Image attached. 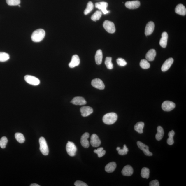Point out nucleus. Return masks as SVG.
<instances>
[{"label":"nucleus","instance_id":"obj_18","mask_svg":"<svg viewBox=\"0 0 186 186\" xmlns=\"http://www.w3.org/2000/svg\"><path fill=\"white\" fill-rule=\"evenodd\" d=\"M174 60L172 58H170L167 59L165 61L161 67V70L162 71L165 72L168 71L171 67L173 63Z\"/></svg>","mask_w":186,"mask_h":186},{"label":"nucleus","instance_id":"obj_13","mask_svg":"<svg viewBox=\"0 0 186 186\" xmlns=\"http://www.w3.org/2000/svg\"><path fill=\"white\" fill-rule=\"evenodd\" d=\"M80 111L82 116L86 117L93 113V110L92 107L89 106H85L81 108Z\"/></svg>","mask_w":186,"mask_h":186},{"label":"nucleus","instance_id":"obj_2","mask_svg":"<svg viewBox=\"0 0 186 186\" xmlns=\"http://www.w3.org/2000/svg\"><path fill=\"white\" fill-rule=\"evenodd\" d=\"M117 115L114 113L106 114L103 117V121L105 124L108 125L113 124L117 121Z\"/></svg>","mask_w":186,"mask_h":186},{"label":"nucleus","instance_id":"obj_34","mask_svg":"<svg viewBox=\"0 0 186 186\" xmlns=\"http://www.w3.org/2000/svg\"><path fill=\"white\" fill-rule=\"evenodd\" d=\"M140 67L143 69H148L150 67V64L148 62L147 60L145 59H142L140 62Z\"/></svg>","mask_w":186,"mask_h":186},{"label":"nucleus","instance_id":"obj_3","mask_svg":"<svg viewBox=\"0 0 186 186\" xmlns=\"http://www.w3.org/2000/svg\"><path fill=\"white\" fill-rule=\"evenodd\" d=\"M39 142L40 150L41 153L44 155H48L49 153L48 147L45 138L43 137H41L39 139Z\"/></svg>","mask_w":186,"mask_h":186},{"label":"nucleus","instance_id":"obj_31","mask_svg":"<svg viewBox=\"0 0 186 186\" xmlns=\"http://www.w3.org/2000/svg\"><path fill=\"white\" fill-rule=\"evenodd\" d=\"M102 13L101 11H97L92 15L91 17V19L94 21H96L100 20L102 16Z\"/></svg>","mask_w":186,"mask_h":186},{"label":"nucleus","instance_id":"obj_17","mask_svg":"<svg viewBox=\"0 0 186 186\" xmlns=\"http://www.w3.org/2000/svg\"><path fill=\"white\" fill-rule=\"evenodd\" d=\"M80 63V60L78 55H74L72 57L71 61L69 64L70 68H73L78 66Z\"/></svg>","mask_w":186,"mask_h":186},{"label":"nucleus","instance_id":"obj_5","mask_svg":"<svg viewBox=\"0 0 186 186\" xmlns=\"http://www.w3.org/2000/svg\"><path fill=\"white\" fill-rule=\"evenodd\" d=\"M24 80L27 83L33 86H36L40 83V81L37 78L34 76L27 75L24 77Z\"/></svg>","mask_w":186,"mask_h":186},{"label":"nucleus","instance_id":"obj_21","mask_svg":"<svg viewBox=\"0 0 186 186\" xmlns=\"http://www.w3.org/2000/svg\"><path fill=\"white\" fill-rule=\"evenodd\" d=\"M175 12L178 14L185 16L186 14V9L184 6L182 4H179L176 6Z\"/></svg>","mask_w":186,"mask_h":186},{"label":"nucleus","instance_id":"obj_43","mask_svg":"<svg viewBox=\"0 0 186 186\" xmlns=\"http://www.w3.org/2000/svg\"><path fill=\"white\" fill-rule=\"evenodd\" d=\"M120 149H121V148H120V147H117V151H118V150H119Z\"/></svg>","mask_w":186,"mask_h":186},{"label":"nucleus","instance_id":"obj_15","mask_svg":"<svg viewBox=\"0 0 186 186\" xmlns=\"http://www.w3.org/2000/svg\"><path fill=\"white\" fill-rule=\"evenodd\" d=\"M155 24L153 22L150 21L148 23L146 26L145 34L146 36L151 35L154 30Z\"/></svg>","mask_w":186,"mask_h":186},{"label":"nucleus","instance_id":"obj_37","mask_svg":"<svg viewBox=\"0 0 186 186\" xmlns=\"http://www.w3.org/2000/svg\"><path fill=\"white\" fill-rule=\"evenodd\" d=\"M129 150L127 148L126 145H124L123 146V149H120L118 151L119 154L121 155H124L127 154Z\"/></svg>","mask_w":186,"mask_h":186},{"label":"nucleus","instance_id":"obj_28","mask_svg":"<svg viewBox=\"0 0 186 186\" xmlns=\"http://www.w3.org/2000/svg\"><path fill=\"white\" fill-rule=\"evenodd\" d=\"M15 138L19 143H22L25 141V138L23 135L20 133H16L15 134Z\"/></svg>","mask_w":186,"mask_h":186},{"label":"nucleus","instance_id":"obj_38","mask_svg":"<svg viewBox=\"0 0 186 186\" xmlns=\"http://www.w3.org/2000/svg\"><path fill=\"white\" fill-rule=\"evenodd\" d=\"M117 64L119 66H125L127 64V62L124 59L122 58H119L117 60Z\"/></svg>","mask_w":186,"mask_h":186},{"label":"nucleus","instance_id":"obj_29","mask_svg":"<svg viewBox=\"0 0 186 186\" xmlns=\"http://www.w3.org/2000/svg\"><path fill=\"white\" fill-rule=\"evenodd\" d=\"M94 5L92 2H89L87 6V7L85 9L84 13L85 15H87L92 11L94 9Z\"/></svg>","mask_w":186,"mask_h":186},{"label":"nucleus","instance_id":"obj_11","mask_svg":"<svg viewBox=\"0 0 186 186\" xmlns=\"http://www.w3.org/2000/svg\"><path fill=\"white\" fill-rule=\"evenodd\" d=\"M89 137H90V134L86 132L83 134L81 137V145L83 147L86 148H87L90 146V143L88 140Z\"/></svg>","mask_w":186,"mask_h":186},{"label":"nucleus","instance_id":"obj_41","mask_svg":"<svg viewBox=\"0 0 186 186\" xmlns=\"http://www.w3.org/2000/svg\"><path fill=\"white\" fill-rule=\"evenodd\" d=\"M149 185L150 186H159L160 184L158 180H155L150 182Z\"/></svg>","mask_w":186,"mask_h":186},{"label":"nucleus","instance_id":"obj_7","mask_svg":"<svg viewBox=\"0 0 186 186\" xmlns=\"http://www.w3.org/2000/svg\"><path fill=\"white\" fill-rule=\"evenodd\" d=\"M176 104L174 102L169 101H166L163 102L162 108L163 110L165 111H170L175 108Z\"/></svg>","mask_w":186,"mask_h":186},{"label":"nucleus","instance_id":"obj_1","mask_svg":"<svg viewBox=\"0 0 186 186\" xmlns=\"http://www.w3.org/2000/svg\"><path fill=\"white\" fill-rule=\"evenodd\" d=\"M45 35V30L39 29L34 31L32 34L31 38L32 41L35 42H39L44 38Z\"/></svg>","mask_w":186,"mask_h":186},{"label":"nucleus","instance_id":"obj_16","mask_svg":"<svg viewBox=\"0 0 186 186\" xmlns=\"http://www.w3.org/2000/svg\"><path fill=\"white\" fill-rule=\"evenodd\" d=\"M71 103L76 105H83L86 104L87 102L85 99L82 97L77 96L73 99Z\"/></svg>","mask_w":186,"mask_h":186},{"label":"nucleus","instance_id":"obj_10","mask_svg":"<svg viewBox=\"0 0 186 186\" xmlns=\"http://www.w3.org/2000/svg\"><path fill=\"white\" fill-rule=\"evenodd\" d=\"M92 85L94 88L100 90H104L105 88V85L103 81L99 79L96 78L93 79L92 81Z\"/></svg>","mask_w":186,"mask_h":186},{"label":"nucleus","instance_id":"obj_12","mask_svg":"<svg viewBox=\"0 0 186 186\" xmlns=\"http://www.w3.org/2000/svg\"><path fill=\"white\" fill-rule=\"evenodd\" d=\"M90 143L93 147H97L101 145V141L98 136L94 134L91 136Z\"/></svg>","mask_w":186,"mask_h":186},{"label":"nucleus","instance_id":"obj_14","mask_svg":"<svg viewBox=\"0 0 186 186\" xmlns=\"http://www.w3.org/2000/svg\"><path fill=\"white\" fill-rule=\"evenodd\" d=\"M125 5L127 8L128 9H135L140 7V3L138 1H128L125 3Z\"/></svg>","mask_w":186,"mask_h":186},{"label":"nucleus","instance_id":"obj_39","mask_svg":"<svg viewBox=\"0 0 186 186\" xmlns=\"http://www.w3.org/2000/svg\"><path fill=\"white\" fill-rule=\"evenodd\" d=\"M173 136H169V138H168L167 140V142L169 145H173L174 143V141L173 139Z\"/></svg>","mask_w":186,"mask_h":186},{"label":"nucleus","instance_id":"obj_24","mask_svg":"<svg viewBox=\"0 0 186 186\" xmlns=\"http://www.w3.org/2000/svg\"><path fill=\"white\" fill-rule=\"evenodd\" d=\"M157 133L155 135V138L157 141H160L162 139L164 135V131L162 127L159 126L157 129Z\"/></svg>","mask_w":186,"mask_h":186},{"label":"nucleus","instance_id":"obj_8","mask_svg":"<svg viewBox=\"0 0 186 186\" xmlns=\"http://www.w3.org/2000/svg\"><path fill=\"white\" fill-rule=\"evenodd\" d=\"M137 145L138 148L142 150L145 155L148 156H151L153 155L152 153L149 151L148 146L145 145L140 141L137 142Z\"/></svg>","mask_w":186,"mask_h":186},{"label":"nucleus","instance_id":"obj_42","mask_svg":"<svg viewBox=\"0 0 186 186\" xmlns=\"http://www.w3.org/2000/svg\"><path fill=\"white\" fill-rule=\"evenodd\" d=\"M30 186H40V185H38L36 183H33L31 184V185H30Z\"/></svg>","mask_w":186,"mask_h":186},{"label":"nucleus","instance_id":"obj_32","mask_svg":"<svg viewBox=\"0 0 186 186\" xmlns=\"http://www.w3.org/2000/svg\"><path fill=\"white\" fill-rule=\"evenodd\" d=\"M105 64L108 69H113V64L112 62V58L111 57H107L106 59Z\"/></svg>","mask_w":186,"mask_h":186},{"label":"nucleus","instance_id":"obj_26","mask_svg":"<svg viewBox=\"0 0 186 186\" xmlns=\"http://www.w3.org/2000/svg\"><path fill=\"white\" fill-rule=\"evenodd\" d=\"M144 126H145V124L143 122H138L134 126V130L138 133H143Z\"/></svg>","mask_w":186,"mask_h":186},{"label":"nucleus","instance_id":"obj_40","mask_svg":"<svg viewBox=\"0 0 186 186\" xmlns=\"http://www.w3.org/2000/svg\"><path fill=\"white\" fill-rule=\"evenodd\" d=\"M75 185L76 186H87V184L84 182L80 181H77L75 183Z\"/></svg>","mask_w":186,"mask_h":186},{"label":"nucleus","instance_id":"obj_33","mask_svg":"<svg viewBox=\"0 0 186 186\" xmlns=\"http://www.w3.org/2000/svg\"><path fill=\"white\" fill-rule=\"evenodd\" d=\"M94 152L98 155L99 157H101L105 155L106 151L103 150V148L100 147L97 149L94 150Z\"/></svg>","mask_w":186,"mask_h":186},{"label":"nucleus","instance_id":"obj_4","mask_svg":"<svg viewBox=\"0 0 186 186\" xmlns=\"http://www.w3.org/2000/svg\"><path fill=\"white\" fill-rule=\"evenodd\" d=\"M66 151L71 157L75 156L77 151L76 147L73 142L68 141L66 147Z\"/></svg>","mask_w":186,"mask_h":186},{"label":"nucleus","instance_id":"obj_25","mask_svg":"<svg viewBox=\"0 0 186 186\" xmlns=\"http://www.w3.org/2000/svg\"><path fill=\"white\" fill-rule=\"evenodd\" d=\"M102 58H103V54L102 51L100 49L97 51L95 57L96 63L98 65H100L101 64Z\"/></svg>","mask_w":186,"mask_h":186},{"label":"nucleus","instance_id":"obj_22","mask_svg":"<svg viewBox=\"0 0 186 186\" xmlns=\"http://www.w3.org/2000/svg\"><path fill=\"white\" fill-rule=\"evenodd\" d=\"M156 55V51L154 49H150L146 55V59L149 61H152Z\"/></svg>","mask_w":186,"mask_h":186},{"label":"nucleus","instance_id":"obj_30","mask_svg":"<svg viewBox=\"0 0 186 186\" xmlns=\"http://www.w3.org/2000/svg\"><path fill=\"white\" fill-rule=\"evenodd\" d=\"M10 58L9 55L5 52H0V62H5Z\"/></svg>","mask_w":186,"mask_h":186},{"label":"nucleus","instance_id":"obj_19","mask_svg":"<svg viewBox=\"0 0 186 186\" xmlns=\"http://www.w3.org/2000/svg\"><path fill=\"white\" fill-rule=\"evenodd\" d=\"M121 172L124 176H130L133 174V169L130 165H127L123 168Z\"/></svg>","mask_w":186,"mask_h":186},{"label":"nucleus","instance_id":"obj_23","mask_svg":"<svg viewBox=\"0 0 186 186\" xmlns=\"http://www.w3.org/2000/svg\"><path fill=\"white\" fill-rule=\"evenodd\" d=\"M117 164L115 162H110L106 165L105 169L106 172L108 173L113 172L116 168Z\"/></svg>","mask_w":186,"mask_h":186},{"label":"nucleus","instance_id":"obj_20","mask_svg":"<svg viewBox=\"0 0 186 186\" xmlns=\"http://www.w3.org/2000/svg\"><path fill=\"white\" fill-rule=\"evenodd\" d=\"M168 39V34L166 32H164L162 34L161 37L160 41V45L163 48H165L167 45Z\"/></svg>","mask_w":186,"mask_h":186},{"label":"nucleus","instance_id":"obj_35","mask_svg":"<svg viewBox=\"0 0 186 186\" xmlns=\"http://www.w3.org/2000/svg\"><path fill=\"white\" fill-rule=\"evenodd\" d=\"M8 142L7 138L5 136H3L0 139V147L1 148L4 149L6 147Z\"/></svg>","mask_w":186,"mask_h":186},{"label":"nucleus","instance_id":"obj_36","mask_svg":"<svg viewBox=\"0 0 186 186\" xmlns=\"http://www.w3.org/2000/svg\"><path fill=\"white\" fill-rule=\"evenodd\" d=\"M7 4L10 6H16L20 5V0H6Z\"/></svg>","mask_w":186,"mask_h":186},{"label":"nucleus","instance_id":"obj_27","mask_svg":"<svg viewBox=\"0 0 186 186\" xmlns=\"http://www.w3.org/2000/svg\"><path fill=\"white\" fill-rule=\"evenodd\" d=\"M150 170L149 168H143L142 169L141 175L142 177L148 179L149 177Z\"/></svg>","mask_w":186,"mask_h":186},{"label":"nucleus","instance_id":"obj_6","mask_svg":"<svg viewBox=\"0 0 186 186\" xmlns=\"http://www.w3.org/2000/svg\"><path fill=\"white\" fill-rule=\"evenodd\" d=\"M103 27L108 33L111 34L115 33V28L113 22L109 20H106L103 22Z\"/></svg>","mask_w":186,"mask_h":186},{"label":"nucleus","instance_id":"obj_9","mask_svg":"<svg viewBox=\"0 0 186 186\" xmlns=\"http://www.w3.org/2000/svg\"><path fill=\"white\" fill-rule=\"evenodd\" d=\"M108 6V3L105 2H101L95 3V7L101 10L104 14H107L110 12L107 9Z\"/></svg>","mask_w":186,"mask_h":186}]
</instances>
